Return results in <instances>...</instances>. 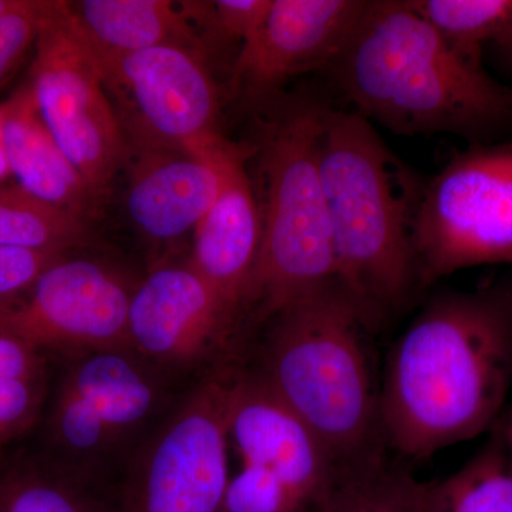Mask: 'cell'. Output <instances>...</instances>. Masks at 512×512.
<instances>
[{
    "label": "cell",
    "instance_id": "8fae6325",
    "mask_svg": "<svg viewBox=\"0 0 512 512\" xmlns=\"http://www.w3.org/2000/svg\"><path fill=\"white\" fill-rule=\"evenodd\" d=\"M363 0H274L264 28L239 49L232 89L255 109L293 77L329 70L365 13Z\"/></svg>",
    "mask_w": 512,
    "mask_h": 512
},
{
    "label": "cell",
    "instance_id": "1f68e13d",
    "mask_svg": "<svg viewBox=\"0 0 512 512\" xmlns=\"http://www.w3.org/2000/svg\"><path fill=\"white\" fill-rule=\"evenodd\" d=\"M510 62L512 63V57H511V59H510Z\"/></svg>",
    "mask_w": 512,
    "mask_h": 512
},
{
    "label": "cell",
    "instance_id": "52a82bcc",
    "mask_svg": "<svg viewBox=\"0 0 512 512\" xmlns=\"http://www.w3.org/2000/svg\"><path fill=\"white\" fill-rule=\"evenodd\" d=\"M419 284L512 264V144L470 148L421 187L414 221Z\"/></svg>",
    "mask_w": 512,
    "mask_h": 512
},
{
    "label": "cell",
    "instance_id": "484cf974",
    "mask_svg": "<svg viewBox=\"0 0 512 512\" xmlns=\"http://www.w3.org/2000/svg\"><path fill=\"white\" fill-rule=\"evenodd\" d=\"M42 380L0 382V444L15 439L32 426L42 404Z\"/></svg>",
    "mask_w": 512,
    "mask_h": 512
},
{
    "label": "cell",
    "instance_id": "ac0fdd59",
    "mask_svg": "<svg viewBox=\"0 0 512 512\" xmlns=\"http://www.w3.org/2000/svg\"><path fill=\"white\" fill-rule=\"evenodd\" d=\"M62 387L92 407L113 439L140 423L153 407L150 383L121 350L90 353Z\"/></svg>",
    "mask_w": 512,
    "mask_h": 512
},
{
    "label": "cell",
    "instance_id": "4dcf8cb0",
    "mask_svg": "<svg viewBox=\"0 0 512 512\" xmlns=\"http://www.w3.org/2000/svg\"><path fill=\"white\" fill-rule=\"evenodd\" d=\"M10 174L8 160H6L5 146H3L2 111H0V181Z\"/></svg>",
    "mask_w": 512,
    "mask_h": 512
},
{
    "label": "cell",
    "instance_id": "3957f363",
    "mask_svg": "<svg viewBox=\"0 0 512 512\" xmlns=\"http://www.w3.org/2000/svg\"><path fill=\"white\" fill-rule=\"evenodd\" d=\"M318 164L338 281L373 326L420 288L414 221L424 181L356 111L323 109Z\"/></svg>",
    "mask_w": 512,
    "mask_h": 512
},
{
    "label": "cell",
    "instance_id": "f1b7e54d",
    "mask_svg": "<svg viewBox=\"0 0 512 512\" xmlns=\"http://www.w3.org/2000/svg\"><path fill=\"white\" fill-rule=\"evenodd\" d=\"M42 379V357L18 340L0 336V382Z\"/></svg>",
    "mask_w": 512,
    "mask_h": 512
},
{
    "label": "cell",
    "instance_id": "9a60e30c",
    "mask_svg": "<svg viewBox=\"0 0 512 512\" xmlns=\"http://www.w3.org/2000/svg\"><path fill=\"white\" fill-rule=\"evenodd\" d=\"M227 138L197 153L127 150V210L141 234L173 241L194 231L221 188L220 151Z\"/></svg>",
    "mask_w": 512,
    "mask_h": 512
},
{
    "label": "cell",
    "instance_id": "7a4b0ae2",
    "mask_svg": "<svg viewBox=\"0 0 512 512\" xmlns=\"http://www.w3.org/2000/svg\"><path fill=\"white\" fill-rule=\"evenodd\" d=\"M328 72L357 114L394 133L483 137L512 120V90L458 55L407 2H367Z\"/></svg>",
    "mask_w": 512,
    "mask_h": 512
},
{
    "label": "cell",
    "instance_id": "9c48e42d",
    "mask_svg": "<svg viewBox=\"0 0 512 512\" xmlns=\"http://www.w3.org/2000/svg\"><path fill=\"white\" fill-rule=\"evenodd\" d=\"M235 375L211 377L164 424L117 495V512L222 511Z\"/></svg>",
    "mask_w": 512,
    "mask_h": 512
},
{
    "label": "cell",
    "instance_id": "44dd1931",
    "mask_svg": "<svg viewBox=\"0 0 512 512\" xmlns=\"http://www.w3.org/2000/svg\"><path fill=\"white\" fill-rule=\"evenodd\" d=\"M470 461L430 483L427 512H512V466L497 427Z\"/></svg>",
    "mask_w": 512,
    "mask_h": 512
},
{
    "label": "cell",
    "instance_id": "8992f818",
    "mask_svg": "<svg viewBox=\"0 0 512 512\" xmlns=\"http://www.w3.org/2000/svg\"><path fill=\"white\" fill-rule=\"evenodd\" d=\"M28 82L64 156L101 204L127 160V143L99 60L67 2L50 0Z\"/></svg>",
    "mask_w": 512,
    "mask_h": 512
},
{
    "label": "cell",
    "instance_id": "5bb4252c",
    "mask_svg": "<svg viewBox=\"0 0 512 512\" xmlns=\"http://www.w3.org/2000/svg\"><path fill=\"white\" fill-rule=\"evenodd\" d=\"M251 147L225 140L220 151L221 188L194 229L190 265L229 311H245L261 248V212L248 174Z\"/></svg>",
    "mask_w": 512,
    "mask_h": 512
},
{
    "label": "cell",
    "instance_id": "7402d4cb",
    "mask_svg": "<svg viewBox=\"0 0 512 512\" xmlns=\"http://www.w3.org/2000/svg\"><path fill=\"white\" fill-rule=\"evenodd\" d=\"M86 220L19 184L0 187V247L67 252L89 237Z\"/></svg>",
    "mask_w": 512,
    "mask_h": 512
},
{
    "label": "cell",
    "instance_id": "7c38bea8",
    "mask_svg": "<svg viewBox=\"0 0 512 512\" xmlns=\"http://www.w3.org/2000/svg\"><path fill=\"white\" fill-rule=\"evenodd\" d=\"M228 433L242 464L278 478L309 512L338 477L340 470L322 443L259 375H235Z\"/></svg>",
    "mask_w": 512,
    "mask_h": 512
},
{
    "label": "cell",
    "instance_id": "603a6c76",
    "mask_svg": "<svg viewBox=\"0 0 512 512\" xmlns=\"http://www.w3.org/2000/svg\"><path fill=\"white\" fill-rule=\"evenodd\" d=\"M0 512H117V497L39 471H15L0 481Z\"/></svg>",
    "mask_w": 512,
    "mask_h": 512
},
{
    "label": "cell",
    "instance_id": "2e32d148",
    "mask_svg": "<svg viewBox=\"0 0 512 512\" xmlns=\"http://www.w3.org/2000/svg\"><path fill=\"white\" fill-rule=\"evenodd\" d=\"M0 111L6 160L20 187L40 200L89 218L99 202L47 128L30 83H23L0 104Z\"/></svg>",
    "mask_w": 512,
    "mask_h": 512
},
{
    "label": "cell",
    "instance_id": "ba28073f",
    "mask_svg": "<svg viewBox=\"0 0 512 512\" xmlns=\"http://www.w3.org/2000/svg\"><path fill=\"white\" fill-rule=\"evenodd\" d=\"M93 50L127 150L194 154L222 136L220 92L204 53L180 46L131 55Z\"/></svg>",
    "mask_w": 512,
    "mask_h": 512
},
{
    "label": "cell",
    "instance_id": "d6986e66",
    "mask_svg": "<svg viewBox=\"0 0 512 512\" xmlns=\"http://www.w3.org/2000/svg\"><path fill=\"white\" fill-rule=\"evenodd\" d=\"M430 483L393 466L384 454L343 468L315 512H427Z\"/></svg>",
    "mask_w": 512,
    "mask_h": 512
},
{
    "label": "cell",
    "instance_id": "ffe728a7",
    "mask_svg": "<svg viewBox=\"0 0 512 512\" xmlns=\"http://www.w3.org/2000/svg\"><path fill=\"white\" fill-rule=\"evenodd\" d=\"M441 37L477 66L484 47L512 50V0H406Z\"/></svg>",
    "mask_w": 512,
    "mask_h": 512
},
{
    "label": "cell",
    "instance_id": "4fadbf2b",
    "mask_svg": "<svg viewBox=\"0 0 512 512\" xmlns=\"http://www.w3.org/2000/svg\"><path fill=\"white\" fill-rule=\"evenodd\" d=\"M237 323L190 264L161 266L131 293L128 342L158 360L190 363L222 348Z\"/></svg>",
    "mask_w": 512,
    "mask_h": 512
},
{
    "label": "cell",
    "instance_id": "30bf717a",
    "mask_svg": "<svg viewBox=\"0 0 512 512\" xmlns=\"http://www.w3.org/2000/svg\"><path fill=\"white\" fill-rule=\"evenodd\" d=\"M131 293L109 266L64 256L25 291L0 298V336L36 352L130 348Z\"/></svg>",
    "mask_w": 512,
    "mask_h": 512
},
{
    "label": "cell",
    "instance_id": "6da1fadb",
    "mask_svg": "<svg viewBox=\"0 0 512 512\" xmlns=\"http://www.w3.org/2000/svg\"><path fill=\"white\" fill-rule=\"evenodd\" d=\"M512 380V286L431 299L390 353L379 390L383 439L426 458L491 430Z\"/></svg>",
    "mask_w": 512,
    "mask_h": 512
},
{
    "label": "cell",
    "instance_id": "5b68a950",
    "mask_svg": "<svg viewBox=\"0 0 512 512\" xmlns=\"http://www.w3.org/2000/svg\"><path fill=\"white\" fill-rule=\"evenodd\" d=\"M323 109L308 97L279 96L256 113L251 157L261 248L245 309L262 318L338 279L318 164Z\"/></svg>",
    "mask_w": 512,
    "mask_h": 512
},
{
    "label": "cell",
    "instance_id": "4316f807",
    "mask_svg": "<svg viewBox=\"0 0 512 512\" xmlns=\"http://www.w3.org/2000/svg\"><path fill=\"white\" fill-rule=\"evenodd\" d=\"M274 0H217L210 2V29L222 39L251 42L264 28Z\"/></svg>",
    "mask_w": 512,
    "mask_h": 512
},
{
    "label": "cell",
    "instance_id": "d4e9b609",
    "mask_svg": "<svg viewBox=\"0 0 512 512\" xmlns=\"http://www.w3.org/2000/svg\"><path fill=\"white\" fill-rule=\"evenodd\" d=\"M50 0H16L15 8L0 18V86L35 47Z\"/></svg>",
    "mask_w": 512,
    "mask_h": 512
},
{
    "label": "cell",
    "instance_id": "f546056e",
    "mask_svg": "<svg viewBox=\"0 0 512 512\" xmlns=\"http://www.w3.org/2000/svg\"><path fill=\"white\" fill-rule=\"evenodd\" d=\"M495 427H497L498 433H500L505 453H507L508 460H510L512 466V409L508 410L505 414L503 413V416L495 423Z\"/></svg>",
    "mask_w": 512,
    "mask_h": 512
},
{
    "label": "cell",
    "instance_id": "cb8c5ba5",
    "mask_svg": "<svg viewBox=\"0 0 512 512\" xmlns=\"http://www.w3.org/2000/svg\"><path fill=\"white\" fill-rule=\"evenodd\" d=\"M52 429L62 446L77 453H93L113 440L92 407L63 387L53 410Z\"/></svg>",
    "mask_w": 512,
    "mask_h": 512
},
{
    "label": "cell",
    "instance_id": "83f0119b",
    "mask_svg": "<svg viewBox=\"0 0 512 512\" xmlns=\"http://www.w3.org/2000/svg\"><path fill=\"white\" fill-rule=\"evenodd\" d=\"M66 252L0 247V298L25 291Z\"/></svg>",
    "mask_w": 512,
    "mask_h": 512
},
{
    "label": "cell",
    "instance_id": "277c9868",
    "mask_svg": "<svg viewBox=\"0 0 512 512\" xmlns=\"http://www.w3.org/2000/svg\"><path fill=\"white\" fill-rule=\"evenodd\" d=\"M264 372L339 470L382 456L379 390L365 345L369 323L338 279L274 316Z\"/></svg>",
    "mask_w": 512,
    "mask_h": 512
},
{
    "label": "cell",
    "instance_id": "e0dca14e",
    "mask_svg": "<svg viewBox=\"0 0 512 512\" xmlns=\"http://www.w3.org/2000/svg\"><path fill=\"white\" fill-rule=\"evenodd\" d=\"M90 45L109 55H131L160 46L204 53L191 20L197 2L170 0H80L67 2Z\"/></svg>",
    "mask_w": 512,
    "mask_h": 512
}]
</instances>
